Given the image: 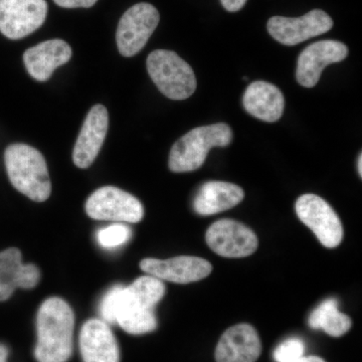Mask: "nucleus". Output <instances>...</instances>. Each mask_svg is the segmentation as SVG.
Instances as JSON below:
<instances>
[{
    "label": "nucleus",
    "instance_id": "nucleus-1",
    "mask_svg": "<svg viewBox=\"0 0 362 362\" xmlns=\"http://www.w3.org/2000/svg\"><path fill=\"white\" fill-rule=\"evenodd\" d=\"M74 325V312L66 302L57 297L45 300L37 317V361H68L73 352Z\"/></svg>",
    "mask_w": 362,
    "mask_h": 362
},
{
    "label": "nucleus",
    "instance_id": "nucleus-2",
    "mask_svg": "<svg viewBox=\"0 0 362 362\" xmlns=\"http://www.w3.org/2000/svg\"><path fill=\"white\" fill-rule=\"evenodd\" d=\"M154 307L131 286H115L102 300L100 313L105 322L117 323L126 332L140 335L156 329Z\"/></svg>",
    "mask_w": 362,
    "mask_h": 362
},
{
    "label": "nucleus",
    "instance_id": "nucleus-3",
    "mask_svg": "<svg viewBox=\"0 0 362 362\" xmlns=\"http://www.w3.org/2000/svg\"><path fill=\"white\" fill-rule=\"evenodd\" d=\"M7 175L14 187L32 201L42 202L52 192L47 162L39 150L30 145L13 144L4 153Z\"/></svg>",
    "mask_w": 362,
    "mask_h": 362
},
{
    "label": "nucleus",
    "instance_id": "nucleus-4",
    "mask_svg": "<svg viewBox=\"0 0 362 362\" xmlns=\"http://www.w3.org/2000/svg\"><path fill=\"white\" fill-rule=\"evenodd\" d=\"M232 139V129L226 123L194 128L173 145L169 154V169L176 173L197 170L206 161L209 150L228 146Z\"/></svg>",
    "mask_w": 362,
    "mask_h": 362
},
{
    "label": "nucleus",
    "instance_id": "nucleus-5",
    "mask_svg": "<svg viewBox=\"0 0 362 362\" xmlns=\"http://www.w3.org/2000/svg\"><path fill=\"white\" fill-rule=\"evenodd\" d=\"M147 71L164 96L175 101L192 96L197 89V78L189 64L176 52L156 49L147 58Z\"/></svg>",
    "mask_w": 362,
    "mask_h": 362
},
{
    "label": "nucleus",
    "instance_id": "nucleus-6",
    "mask_svg": "<svg viewBox=\"0 0 362 362\" xmlns=\"http://www.w3.org/2000/svg\"><path fill=\"white\" fill-rule=\"evenodd\" d=\"M160 16L156 6L141 2L123 14L116 33L117 47L123 57H134L148 42L158 26Z\"/></svg>",
    "mask_w": 362,
    "mask_h": 362
},
{
    "label": "nucleus",
    "instance_id": "nucleus-7",
    "mask_svg": "<svg viewBox=\"0 0 362 362\" xmlns=\"http://www.w3.org/2000/svg\"><path fill=\"white\" fill-rule=\"evenodd\" d=\"M85 209L88 216L97 221L135 223L144 216L139 199L115 187H103L93 192Z\"/></svg>",
    "mask_w": 362,
    "mask_h": 362
},
{
    "label": "nucleus",
    "instance_id": "nucleus-8",
    "mask_svg": "<svg viewBox=\"0 0 362 362\" xmlns=\"http://www.w3.org/2000/svg\"><path fill=\"white\" fill-rule=\"evenodd\" d=\"M295 209L300 221L315 233L324 247L339 246L343 239L341 221L327 202L318 195L304 194L297 199Z\"/></svg>",
    "mask_w": 362,
    "mask_h": 362
},
{
    "label": "nucleus",
    "instance_id": "nucleus-9",
    "mask_svg": "<svg viewBox=\"0 0 362 362\" xmlns=\"http://www.w3.org/2000/svg\"><path fill=\"white\" fill-rule=\"evenodd\" d=\"M47 14L45 0H0V33L21 40L39 30Z\"/></svg>",
    "mask_w": 362,
    "mask_h": 362
},
{
    "label": "nucleus",
    "instance_id": "nucleus-10",
    "mask_svg": "<svg viewBox=\"0 0 362 362\" xmlns=\"http://www.w3.org/2000/svg\"><path fill=\"white\" fill-rule=\"evenodd\" d=\"M332 28V18L321 9H313L301 18L273 16L267 23L271 37L288 47L318 37Z\"/></svg>",
    "mask_w": 362,
    "mask_h": 362
},
{
    "label": "nucleus",
    "instance_id": "nucleus-11",
    "mask_svg": "<svg viewBox=\"0 0 362 362\" xmlns=\"http://www.w3.org/2000/svg\"><path fill=\"white\" fill-rule=\"evenodd\" d=\"M207 246L225 258H245L258 249L259 240L251 228L233 220L216 221L206 233Z\"/></svg>",
    "mask_w": 362,
    "mask_h": 362
},
{
    "label": "nucleus",
    "instance_id": "nucleus-12",
    "mask_svg": "<svg viewBox=\"0 0 362 362\" xmlns=\"http://www.w3.org/2000/svg\"><path fill=\"white\" fill-rule=\"evenodd\" d=\"M347 56L349 47L338 40H320L308 45L298 58V83L305 88H313L319 82L326 66L339 63Z\"/></svg>",
    "mask_w": 362,
    "mask_h": 362
},
{
    "label": "nucleus",
    "instance_id": "nucleus-13",
    "mask_svg": "<svg viewBox=\"0 0 362 362\" xmlns=\"http://www.w3.org/2000/svg\"><path fill=\"white\" fill-rule=\"evenodd\" d=\"M140 268L145 273L159 280L177 284L197 282L209 276L213 266L199 257L181 256L169 259H144Z\"/></svg>",
    "mask_w": 362,
    "mask_h": 362
},
{
    "label": "nucleus",
    "instance_id": "nucleus-14",
    "mask_svg": "<svg viewBox=\"0 0 362 362\" xmlns=\"http://www.w3.org/2000/svg\"><path fill=\"white\" fill-rule=\"evenodd\" d=\"M109 114L103 105L93 107L86 117L73 152L78 168H88L99 154L108 132Z\"/></svg>",
    "mask_w": 362,
    "mask_h": 362
},
{
    "label": "nucleus",
    "instance_id": "nucleus-15",
    "mask_svg": "<svg viewBox=\"0 0 362 362\" xmlns=\"http://www.w3.org/2000/svg\"><path fill=\"white\" fill-rule=\"evenodd\" d=\"M262 351L257 330L242 323L228 328L216 349V362H256Z\"/></svg>",
    "mask_w": 362,
    "mask_h": 362
},
{
    "label": "nucleus",
    "instance_id": "nucleus-16",
    "mask_svg": "<svg viewBox=\"0 0 362 362\" xmlns=\"http://www.w3.org/2000/svg\"><path fill=\"white\" fill-rule=\"evenodd\" d=\"M80 349L84 362H119L118 343L108 324L90 319L80 333Z\"/></svg>",
    "mask_w": 362,
    "mask_h": 362
},
{
    "label": "nucleus",
    "instance_id": "nucleus-17",
    "mask_svg": "<svg viewBox=\"0 0 362 362\" xmlns=\"http://www.w3.org/2000/svg\"><path fill=\"white\" fill-rule=\"evenodd\" d=\"M71 54L70 45L65 40H49L26 49L23 62L35 80L45 82L52 77L57 68L70 61Z\"/></svg>",
    "mask_w": 362,
    "mask_h": 362
},
{
    "label": "nucleus",
    "instance_id": "nucleus-18",
    "mask_svg": "<svg viewBox=\"0 0 362 362\" xmlns=\"http://www.w3.org/2000/svg\"><path fill=\"white\" fill-rule=\"evenodd\" d=\"M243 104L255 118L264 122H276L284 112V95L275 85L256 81L247 88Z\"/></svg>",
    "mask_w": 362,
    "mask_h": 362
},
{
    "label": "nucleus",
    "instance_id": "nucleus-19",
    "mask_svg": "<svg viewBox=\"0 0 362 362\" xmlns=\"http://www.w3.org/2000/svg\"><path fill=\"white\" fill-rule=\"evenodd\" d=\"M239 185L225 181H209L195 195L194 209L199 216H211L233 209L244 199Z\"/></svg>",
    "mask_w": 362,
    "mask_h": 362
},
{
    "label": "nucleus",
    "instance_id": "nucleus-20",
    "mask_svg": "<svg viewBox=\"0 0 362 362\" xmlns=\"http://www.w3.org/2000/svg\"><path fill=\"white\" fill-rule=\"evenodd\" d=\"M40 272L33 264H23L20 250L11 249L0 252V281L13 289H32L39 284Z\"/></svg>",
    "mask_w": 362,
    "mask_h": 362
},
{
    "label": "nucleus",
    "instance_id": "nucleus-21",
    "mask_svg": "<svg viewBox=\"0 0 362 362\" xmlns=\"http://www.w3.org/2000/svg\"><path fill=\"white\" fill-rule=\"evenodd\" d=\"M351 325V319L338 310V302L335 299L326 300L309 317V326L312 329H322L333 337H342Z\"/></svg>",
    "mask_w": 362,
    "mask_h": 362
},
{
    "label": "nucleus",
    "instance_id": "nucleus-22",
    "mask_svg": "<svg viewBox=\"0 0 362 362\" xmlns=\"http://www.w3.org/2000/svg\"><path fill=\"white\" fill-rule=\"evenodd\" d=\"M131 238L129 226L123 223H115L108 228H102L98 232V242L106 249L122 246Z\"/></svg>",
    "mask_w": 362,
    "mask_h": 362
},
{
    "label": "nucleus",
    "instance_id": "nucleus-23",
    "mask_svg": "<svg viewBox=\"0 0 362 362\" xmlns=\"http://www.w3.org/2000/svg\"><path fill=\"white\" fill-rule=\"evenodd\" d=\"M305 344L301 339L290 338L281 343L274 351L277 362H295L304 356Z\"/></svg>",
    "mask_w": 362,
    "mask_h": 362
},
{
    "label": "nucleus",
    "instance_id": "nucleus-24",
    "mask_svg": "<svg viewBox=\"0 0 362 362\" xmlns=\"http://www.w3.org/2000/svg\"><path fill=\"white\" fill-rule=\"evenodd\" d=\"M98 0H54V4L63 8H90Z\"/></svg>",
    "mask_w": 362,
    "mask_h": 362
},
{
    "label": "nucleus",
    "instance_id": "nucleus-25",
    "mask_svg": "<svg viewBox=\"0 0 362 362\" xmlns=\"http://www.w3.org/2000/svg\"><path fill=\"white\" fill-rule=\"evenodd\" d=\"M247 0H221V6L230 13L239 11L246 6Z\"/></svg>",
    "mask_w": 362,
    "mask_h": 362
},
{
    "label": "nucleus",
    "instance_id": "nucleus-26",
    "mask_svg": "<svg viewBox=\"0 0 362 362\" xmlns=\"http://www.w3.org/2000/svg\"><path fill=\"white\" fill-rule=\"evenodd\" d=\"M13 287L11 286L6 284V283L1 282L0 281V302L6 301V300L11 298V295L14 292Z\"/></svg>",
    "mask_w": 362,
    "mask_h": 362
},
{
    "label": "nucleus",
    "instance_id": "nucleus-27",
    "mask_svg": "<svg viewBox=\"0 0 362 362\" xmlns=\"http://www.w3.org/2000/svg\"><path fill=\"white\" fill-rule=\"evenodd\" d=\"M295 362H325L322 358L318 356H302L301 358L298 359Z\"/></svg>",
    "mask_w": 362,
    "mask_h": 362
},
{
    "label": "nucleus",
    "instance_id": "nucleus-28",
    "mask_svg": "<svg viewBox=\"0 0 362 362\" xmlns=\"http://www.w3.org/2000/svg\"><path fill=\"white\" fill-rule=\"evenodd\" d=\"M8 356V349L4 345L0 344V362H6Z\"/></svg>",
    "mask_w": 362,
    "mask_h": 362
},
{
    "label": "nucleus",
    "instance_id": "nucleus-29",
    "mask_svg": "<svg viewBox=\"0 0 362 362\" xmlns=\"http://www.w3.org/2000/svg\"><path fill=\"white\" fill-rule=\"evenodd\" d=\"M361 162H362V157H361V156H359V159H358V171H359V175H361V176L362 175Z\"/></svg>",
    "mask_w": 362,
    "mask_h": 362
},
{
    "label": "nucleus",
    "instance_id": "nucleus-30",
    "mask_svg": "<svg viewBox=\"0 0 362 362\" xmlns=\"http://www.w3.org/2000/svg\"><path fill=\"white\" fill-rule=\"evenodd\" d=\"M247 80H249V78H247V77H244V81H247Z\"/></svg>",
    "mask_w": 362,
    "mask_h": 362
}]
</instances>
